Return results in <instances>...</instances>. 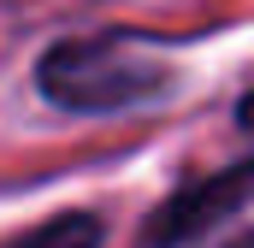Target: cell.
Listing matches in <instances>:
<instances>
[{
  "label": "cell",
  "mask_w": 254,
  "mask_h": 248,
  "mask_svg": "<svg viewBox=\"0 0 254 248\" xmlns=\"http://www.w3.org/2000/svg\"><path fill=\"white\" fill-rule=\"evenodd\" d=\"M166 65L160 48L142 36H89V42H60L42 60V89L65 113H113L136 95L160 89Z\"/></svg>",
  "instance_id": "1"
},
{
  "label": "cell",
  "mask_w": 254,
  "mask_h": 248,
  "mask_svg": "<svg viewBox=\"0 0 254 248\" xmlns=\"http://www.w3.org/2000/svg\"><path fill=\"white\" fill-rule=\"evenodd\" d=\"M237 248H254V237H249V243H237Z\"/></svg>",
  "instance_id": "3"
},
{
  "label": "cell",
  "mask_w": 254,
  "mask_h": 248,
  "mask_svg": "<svg viewBox=\"0 0 254 248\" xmlns=\"http://www.w3.org/2000/svg\"><path fill=\"white\" fill-rule=\"evenodd\" d=\"M12 248H101V219H89V213H65V219H54V225L18 237Z\"/></svg>",
  "instance_id": "2"
}]
</instances>
